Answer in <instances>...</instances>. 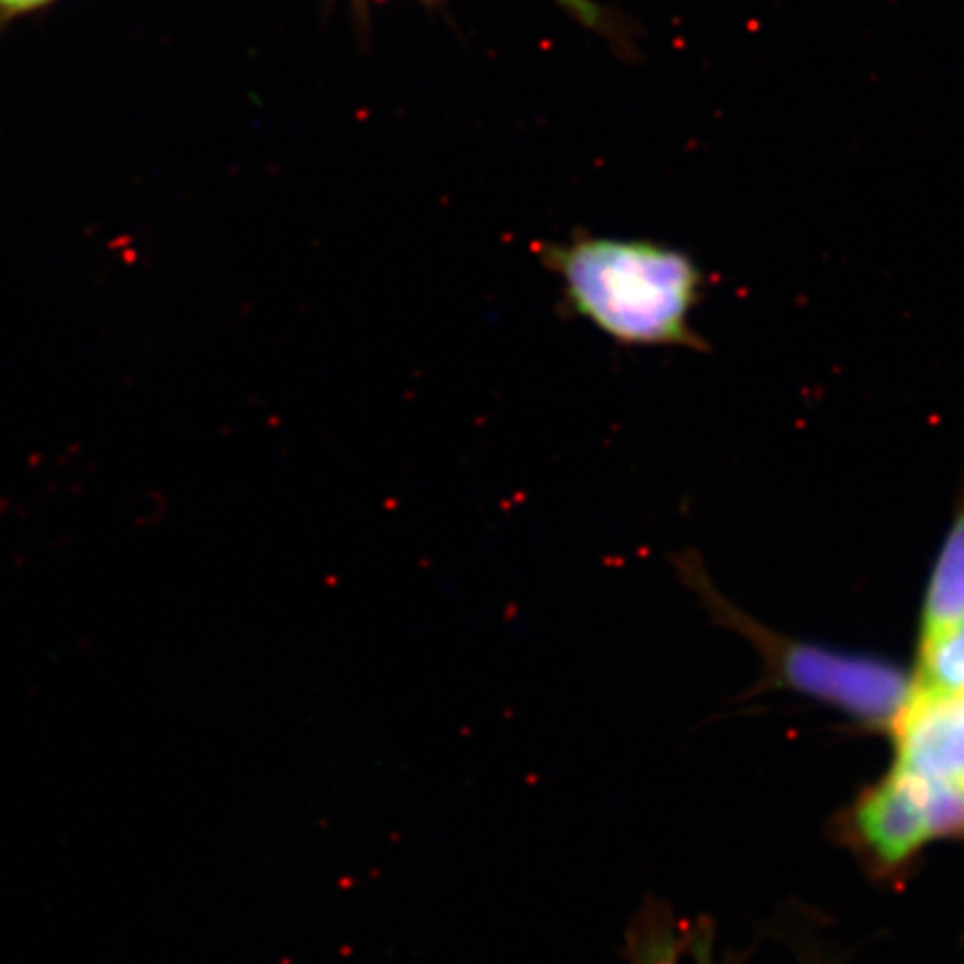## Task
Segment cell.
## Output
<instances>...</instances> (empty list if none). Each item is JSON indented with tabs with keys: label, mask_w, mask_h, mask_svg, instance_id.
I'll use <instances>...</instances> for the list:
<instances>
[{
	"label": "cell",
	"mask_w": 964,
	"mask_h": 964,
	"mask_svg": "<svg viewBox=\"0 0 964 964\" xmlns=\"http://www.w3.org/2000/svg\"><path fill=\"white\" fill-rule=\"evenodd\" d=\"M569 307L621 344L699 346L690 329L703 288L695 259L647 240L578 235L543 248Z\"/></svg>",
	"instance_id": "cell-1"
},
{
	"label": "cell",
	"mask_w": 964,
	"mask_h": 964,
	"mask_svg": "<svg viewBox=\"0 0 964 964\" xmlns=\"http://www.w3.org/2000/svg\"><path fill=\"white\" fill-rule=\"evenodd\" d=\"M725 612L730 623L764 652L773 675L784 686L822 699L875 728L891 730L905 710L913 684L900 667L862 654L784 641L736 617L730 608Z\"/></svg>",
	"instance_id": "cell-2"
},
{
	"label": "cell",
	"mask_w": 964,
	"mask_h": 964,
	"mask_svg": "<svg viewBox=\"0 0 964 964\" xmlns=\"http://www.w3.org/2000/svg\"><path fill=\"white\" fill-rule=\"evenodd\" d=\"M891 730L898 771L942 777L964 786V692L927 695L911 690Z\"/></svg>",
	"instance_id": "cell-3"
},
{
	"label": "cell",
	"mask_w": 964,
	"mask_h": 964,
	"mask_svg": "<svg viewBox=\"0 0 964 964\" xmlns=\"http://www.w3.org/2000/svg\"><path fill=\"white\" fill-rule=\"evenodd\" d=\"M855 833L886 866L907 862L931 840L916 779L894 768L855 808Z\"/></svg>",
	"instance_id": "cell-4"
},
{
	"label": "cell",
	"mask_w": 964,
	"mask_h": 964,
	"mask_svg": "<svg viewBox=\"0 0 964 964\" xmlns=\"http://www.w3.org/2000/svg\"><path fill=\"white\" fill-rule=\"evenodd\" d=\"M960 625H964V494L929 578L918 645Z\"/></svg>",
	"instance_id": "cell-5"
},
{
	"label": "cell",
	"mask_w": 964,
	"mask_h": 964,
	"mask_svg": "<svg viewBox=\"0 0 964 964\" xmlns=\"http://www.w3.org/2000/svg\"><path fill=\"white\" fill-rule=\"evenodd\" d=\"M913 690L927 695L964 692V625L918 645Z\"/></svg>",
	"instance_id": "cell-6"
},
{
	"label": "cell",
	"mask_w": 964,
	"mask_h": 964,
	"mask_svg": "<svg viewBox=\"0 0 964 964\" xmlns=\"http://www.w3.org/2000/svg\"><path fill=\"white\" fill-rule=\"evenodd\" d=\"M911 777L916 779L922 799L931 840L964 838V786L942 777Z\"/></svg>",
	"instance_id": "cell-7"
},
{
	"label": "cell",
	"mask_w": 964,
	"mask_h": 964,
	"mask_svg": "<svg viewBox=\"0 0 964 964\" xmlns=\"http://www.w3.org/2000/svg\"><path fill=\"white\" fill-rule=\"evenodd\" d=\"M556 3L576 14L578 21H583L587 27H599L606 21L603 12L595 3H589V0H556Z\"/></svg>",
	"instance_id": "cell-8"
},
{
	"label": "cell",
	"mask_w": 964,
	"mask_h": 964,
	"mask_svg": "<svg viewBox=\"0 0 964 964\" xmlns=\"http://www.w3.org/2000/svg\"><path fill=\"white\" fill-rule=\"evenodd\" d=\"M43 3H47V0H0V8H8V10L19 12V10H32V8H38V5H43Z\"/></svg>",
	"instance_id": "cell-9"
}]
</instances>
